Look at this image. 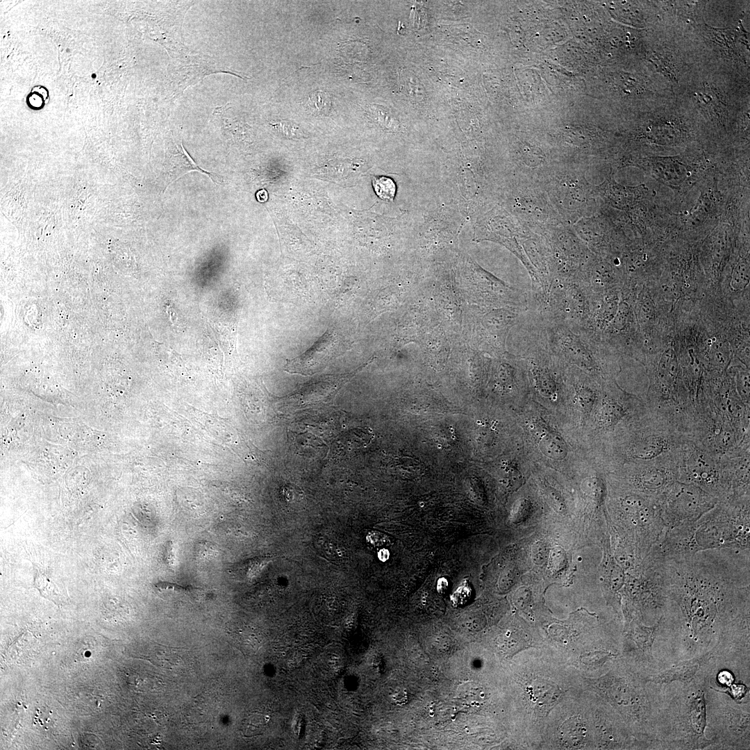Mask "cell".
I'll return each mask as SVG.
<instances>
[{"mask_svg":"<svg viewBox=\"0 0 750 750\" xmlns=\"http://www.w3.org/2000/svg\"><path fill=\"white\" fill-rule=\"evenodd\" d=\"M390 556V553L386 549H381L378 553V559L383 562L386 561Z\"/></svg>","mask_w":750,"mask_h":750,"instance_id":"obj_37","label":"cell"},{"mask_svg":"<svg viewBox=\"0 0 750 750\" xmlns=\"http://www.w3.org/2000/svg\"><path fill=\"white\" fill-rule=\"evenodd\" d=\"M625 580L624 569L612 558L606 559L602 581L608 597L612 600L624 585Z\"/></svg>","mask_w":750,"mask_h":750,"instance_id":"obj_21","label":"cell"},{"mask_svg":"<svg viewBox=\"0 0 750 750\" xmlns=\"http://www.w3.org/2000/svg\"><path fill=\"white\" fill-rule=\"evenodd\" d=\"M338 336L328 329L308 350L288 360L284 370L290 374L310 376L322 370L335 354Z\"/></svg>","mask_w":750,"mask_h":750,"instance_id":"obj_16","label":"cell"},{"mask_svg":"<svg viewBox=\"0 0 750 750\" xmlns=\"http://www.w3.org/2000/svg\"><path fill=\"white\" fill-rule=\"evenodd\" d=\"M35 570L34 585L40 594L57 606L67 604L69 598L65 588L42 571L38 568Z\"/></svg>","mask_w":750,"mask_h":750,"instance_id":"obj_19","label":"cell"},{"mask_svg":"<svg viewBox=\"0 0 750 750\" xmlns=\"http://www.w3.org/2000/svg\"><path fill=\"white\" fill-rule=\"evenodd\" d=\"M681 453L653 462L626 463L624 476L626 492L657 499L673 483L678 481Z\"/></svg>","mask_w":750,"mask_h":750,"instance_id":"obj_12","label":"cell"},{"mask_svg":"<svg viewBox=\"0 0 750 750\" xmlns=\"http://www.w3.org/2000/svg\"><path fill=\"white\" fill-rule=\"evenodd\" d=\"M656 714V738L664 749H703L715 746L705 731L708 726L705 683L694 681Z\"/></svg>","mask_w":750,"mask_h":750,"instance_id":"obj_2","label":"cell"},{"mask_svg":"<svg viewBox=\"0 0 750 750\" xmlns=\"http://www.w3.org/2000/svg\"><path fill=\"white\" fill-rule=\"evenodd\" d=\"M695 97L701 106L707 109L710 114L719 115L726 109V102L722 99L720 93L710 85L703 86L698 90Z\"/></svg>","mask_w":750,"mask_h":750,"instance_id":"obj_24","label":"cell"},{"mask_svg":"<svg viewBox=\"0 0 750 750\" xmlns=\"http://www.w3.org/2000/svg\"><path fill=\"white\" fill-rule=\"evenodd\" d=\"M494 388L499 393L512 392L518 385V371L515 364L509 361L499 362L494 371Z\"/></svg>","mask_w":750,"mask_h":750,"instance_id":"obj_20","label":"cell"},{"mask_svg":"<svg viewBox=\"0 0 750 750\" xmlns=\"http://www.w3.org/2000/svg\"><path fill=\"white\" fill-rule=\"evenodd\" d=\"M749 438L716 409L708 395L696 406L691 440L699 447L720 457Z\"/></svg>","mask_w":750,"mask_h":750,"instance_id":"obj_9","label":"cell"},{"mask_svg":"<svg viewBox=\"0 0 750 750\" xmlns=\"http://www.w3.org/2000/svg\"><path fill=\"white\" fill-rule=\"evenodd\" d=\"M373 186L376 194L382 199L392 200L395 195L396 187L394 181L388 177L374 178Z\"/></svg>","mask_w":750,"mask_h":750,"instance_id":"obj_26","label":"cell"},{"mask_svg":"<svg viewBox=\"0 0 750 750\" xmlns=\"http://www.w3.org/2000/svg\"><path fill=\"white\" fill-rule=\"evenodd\" d=\"M524 312L509 308H494L481 312L476 324L478 344L492 350L503 349L510 329Z\"/></svg>","mask_w":750,"mask_h":750,"instance_id":"obj_15","label":"cell"},{"mask_svg":"<svg viewBox=\"0 0 750 750\" xmlns=\"http://www.w3.org/2000/svg\"><path fill=\"white\" fill-rule=\"evenodd\" d=\"M623 595L626 622L638 619L645 624L665 617L669 605L662 562L643 560L626 575Z\"/></svg>","mask_w":750,"mask_h":750,"instance_id":"obj_6","label":"cell"},{"mask_svg":"<svg viewBox=\"0 0 750 750\" xmlns=\"http://www.w3.org/2000/svg\"><path fill=\"white\" fill-rule=\"evenodd\" d=\"M707 703V719L712 723L715 745L733 749L749 748V712L733 703Z\"/></svg>","mask_w":750,"mask_h":750,"instance_id":"obj_14","label":"cell"},{"mask_svg":"<svg viewBox=\"0 0 750 750\" xmlns=\"http://www.w3.org/2000/svg\"><path fill=\"white\" fill-rule=\"evenodd\" d=\"M690 441L676 425L649 410L626 431L620 453L626 463L653 462L679 455Z\"/></svg>","mask_w":750,"mask_h":750,"instance_id":"obj_5","label":"cell"},{"mask_svg":"<svg viewBox=\"0 0 750 750\" xmlns=\"http://www.w3.org/2000/svg\"><path fill=\"white\" fill-rule=\"evenodd\" d=\"M257 198L260 201H265L267 200V194L265 190H261L257 194Z\"/></svg>","mask_w":750,"mask_h":750,"instance_id":"obj_38","label":"cell"},{"mask_svg":"<svg viewBox=\"0 0 750 750\" xmlns=\"http://www.w3.org/2000/svg\"><path fill=\"white\" fill-rule=\"evenodd\" d=\"M307 106L316 114H327L330 110L331 100L325 92L317 90L309 95Z\"/></svg>","mask_w":750,"mask_h":750,"instance_id":"obj_25","label":"cell"},{"mask_svg":"<svg viewBox=\"0 0 750 750\" xmlns=\"http://www.w3.org/2000/svg\"><path fill=\"white\" fill-rule=\"evenodd\" d=\"M747 688L742 684H732L725 692L736 701L744 698L747 693Z\"/></svg>","mask_w":750,"mask_h":750,"instance_id":"obj_32","label":"cell"},{"mask_svg":"<svg viewBox=\"0 0 750 750\" xmlns=\"http://www.w3.org/2000/svg\"><path fill=\"white\" fill-rule=\"evenodd\" d=\"M665 528L696 522L719 499L700 488L676 481L657 498Z\"/></svg>","mask_w":750,"mask_h":750,"instance_id":"obj_11","label":"cell"},{"mask_svg":"<svg viewBox=\"0 0 750 750\" xmlns=\"http://www.w3.org/2000/svg\"><path fill=\"white\" fill-rule=\"evenodd\" d=\"M736 391L743 403L749 408V373L740 372L736 381Z\"/></svg>","mask_w":750,"mask_h":750,"instance_id":"obj_30","label":"cell"},{"mask_svg":"<svg viewBox=\"0 0 750 750\" xmlns=\"http://www.w3.org/2000/svg\"><path fill=\"white\" fill-rule=\"evenodd\" d=\"M708 28L712 39L715 40L722 48H724L728 52L733 51L734 48V34L732 32L724 29H715L710 27H708Z\"/></svg>","mask_w":750,"mask_h":750,"instance_id":"obj_28","label":"cell"},{"mask_svg":"<svg viewBox=\"0 0 750 750\" xmlns=\"http://www.w3.org/2000/svg\"><path fill=\"white\" fill-rule=\"evenodd\" d=\"M367 541L374 547H381L385 543V537L378 532H371L367 535Z\"/></svg>","mask_w":750,"mask_h":750,"instance_id":"obj_34","label":"cell"},{"mask_svg":"<svg viewBox=\"0 0 750 750\" xmlns=\"http://www.w3.org/2000/svg\"><path fill=\"white\" fill-rule=\"evenodd\" d=\"M688 534L692 555L712 550H749L750 499L719 501L688 526Z\"/></svg>","mask_w":750,"mask_h":750,"instance_id":"obj_4","label":"cell"},{"mask_svg":"<svg viewBox=\"0 0 750 750\" xmlns=\"http://www.w3.org/2000/svg\"><path fill=\"white\" fill-rule=\"evenodd\" d=\"M715 650L716 648H713L703 654L680 662L669 669L647 676L640 675V676L646 683H650L660 685H668L675 681H679L683 684L690 683L697 680V673L710 662Z\"/></svg>","mask_w":750,"mask_h":750,"instance_id":"obj_17","label":"cell"},{"mask_svg":"<svg viewBox=\"0 0 750 750\" xmlns=\"http://www.w3.org/2000/svg\"><path fill=\"white\" fill-rule=\"evenodd\" d=\"M678 481L694 485L719 501L730 497V485L719 457L690 441L678 462Z\"/></svg>","mask_w":750,"mask_h":750,"instance_id":"obj_10","label":"cell"},{"mask_svg":"<svg viewBox=\"0 0 750 750\" xmlns=\"http://www.w3.org/2000/svg\"><path fill=\"white\" fill-rule=\"evenodd\" d=\"M460 697L467 701L480 702L485 699L482 688L474 684H465L460 687Z\"/></svg>","mask_w":750,"mask_h":750,"instance_id":"obj_29","label":"cell"},{"mask_svg":"<svg viewBox=\"0 0 750 750\" xmlns=\"http://www.w3.org/2000/svg\"><path fill=\"white\" fill-rule=\"evenodd\" d=\"M648 411L646 402L634 395L605 393L594 409V426L602 434L614 432L621 426L628 429Z\"/></svg>","mask_w":750,"mask_h":750,"instance_id":"obj_13","label":"cell"},{"mask_svg":"<svg viewBox=\"0 0 750 750\" xmlns=\"http://www.w3.org/2000/svg\"><path fill=\"white\" fill-rule=\"evenodd\" d=\"M574 399L585 419L594 410L599 400V393L594 387L584 381H576L574 384Z\"/></svg>","mask_w":750,"mask_h":750,"instance_id":"obj_23","label":"cell"},{"mask_svg":"<svg viewBox=\"0 0 750 750\" xmlns=\"http://www.w3.org/2000/svg\"><path fill=\"white\" fill-rule=\"evenodd\" d=\"M267 717L262 714H253L247 719L242 724V731L246 735H256L267 722Z\"/></svg>","mask_w":750,"mask_h":750,"instance_id":"obj_27","label":"cell"},{"mask_svg":"<svg viewBox=\"0 0 750 750\" xmlns=\"http://www.w3.org/2000/svg\"><path fill=\"white\" fill-rule=\"evenodd\" d=\"M449 588V583L447 578L444 577L440 578L437 582V590L440 594H444L447 592Z\"/></svg>","mask_w":750,"mask_h":750,"instance_id":"obj_36","label":"cell"},{"mask_svg":"<svg viewBox=\"0 0 750 750\" xmlns=\"http://www.w3.org/2000/svg\"><path fill=\"white\" fill-rule=\"evenodd\" d=\"M66 51H67V52H69V51H70V49H69L67 48V49H66Z\"/></svg>","mask_w":750,"mask_h":750,"instance_id":"obj_40","label":"cell"},{"mask_svg":"<svg viewBox=\"0 0 750 750\" xmlns=\"http://www.w3.org/2000/svg\"><path fill=\"white\" fill-rule=\"evenodd\" d=\"M640 675L628 670H611L590 681L591 688L617 712L632 734L647 747L657 742L656 714Z\"/></svg>","mask_w":750,"mask_h":750,"instance_id":"obj_3","label":"cell"},{"mask_svg":"<svg viewBox=\"0 0 750 750\" xmlns=\"http://www.w3.org/2000/svg\"><path fill=\"white\" fill-rule=\"evenodd\" d=\"M547 556V548L542 542L534 544L533 548V558L536 563H542Z\"/></svg>","mask_w":750,"mask_h":750,"instance_id":"obj_33","label":"cell"},{"mask_svg":"<svg viewBox=\"0 0 750 750\" xmlns=\"http://www.w3.org/2000/svg\"><path fill=\"white\" fill-rule=\"evenodd\" d=\"M663 622L664 617L651 625H646L638 619L626 622V640L642 658L647 660L651 656L653 644Z\"/></svg>","mask_w":750,"mask_h":750,"instance_id":"obj_18","label":"cell"},{"mask_svg":"<svg viewBox=\"0 0 750 750\" xmlns=\"http://www.w3.org/2000/svg\"><path fill=\"white\" fill-rule=\"evenodd\" d=\"M536 433L538 446L544 455L555 460H562L566 456L565 444L558 435L547 428L542 431V428Z\"/></svg>","mask_w":750,"mask_h":750,"instance_id":"obj_22","label":"cell"},{"mask_svg":"<svg viewBox=\"0 0 750 750\" xmlns=\"http://www.w3.org/2000/svg\"><path fill=\"white\" fill-rule=\"evenodd\" d=\"M96 76H96V74H93L92 75V78H96Z\"/></svg>","mask_w":750,"mask_h":750,"instance_id":"obj_39","label":"cell"},{"mask_svg":"<svg viewBox=\"0 0 750 750\" xmlns=\"http://www.w3.org/2000/svg\"><path fill=\"white\" fill-rule=\"evenodd\" d=\"M615 507L624 523V540L635 549L642 562L665 528L658 500L625 492Z\"/></svg>","mask_w":750,"mask_h":750,"instance_id":"obj_7","label":"cell"},{"mask_svg":"<svg viewBox=\"0 0 750 750\" xmlns=\"http://www.w3.org/2000/svg\"><path fill=\"white\" fill-rule=\"evenodd\" d=\"M662 562L668 608L678 609L686 638L722 640L749 628V567L738 570L706 551Z\"/></svg>","mask_w":750,"mask_h":750,"instance_id":"obj_1","label":"cell"},{"mask_svg":"<svg viewBox=\"0 0 750 750\" xmlns=\"http://www.w3.org/2000/svg\"><path fill=\"white\" fill-rule=\"evenodd\" d=\"M472 594V589L467 581L464 580L456 592L451 595V599L455 605H462L467 602Z\"/></svg>","mask_w":750,"mask_h":750,"instance_id":"obj_31","label":"cell"},{"mask_svg":"<svg viewBox=\"0 0 750 750\" xmlns=\"http://www.w3.org/2000/svg\"><path fill=\"white\" fill-rule=\"evenodd\" d=\"M594 298V294L578 278H555L546 299L534 311L585 331L592 315Z\"/></svg>","mask_w":750,"mask_h":750,"instance_id":"obj_8","label":"cell"},{"mask_svg":"<svg viewBox=\"0 0 750 750\" xmlns=\"http://www.w3.org/2000/svg\"><path fill=\"white\" fill-rule=\"evenodd\" d=\"M717 679L720 684L726 687H729L734 681L733 675L728 671L720 672L718 674Z\"/></svg>","mask_w":750,"mask_h":750,"instance_id":"obj_35","label":"cell"}]
</instances>
